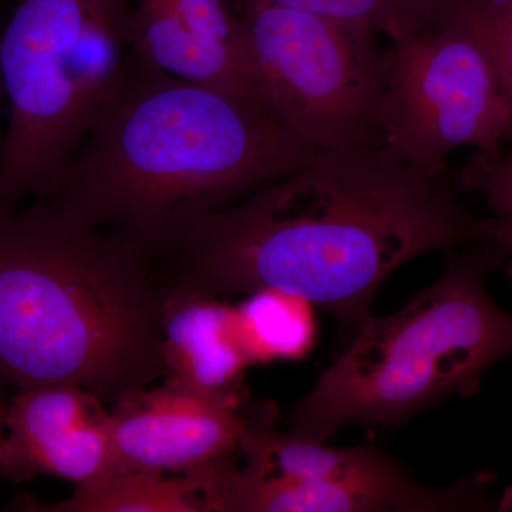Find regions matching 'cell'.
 Wrapping results in <instances>:
<instances>
[{
  "label": "cell",
  "instance_id": "1",
  "mask_svg": "<svg viewBox=\"0 0 512 512\" xmlns=\"http://www.w3.org/2000/svg\"><path fill=\"white\" fill-rule=\"evenodd\" d=\"M444 177L387 147L320 148L298 170L192 225L163 261L168 284L212 296L276 289L355 338L387 276L414 258L487 241Z\"/></svg>",
  "mask_w": 512,
  "mask_h": 512
},
{
  "label": "cell",
  "instance_id": "2",
  "mask_svg": "<svg viewBox=\"0 0 512 512\" xmlns=\"http://www.w3.org/2000/svg\"><path fill=\"white\" fill-rule=\"evenodd\" d=\"M318 150L256 104L130 59L119 92L46 197L160 264L192 225Z\"/></svg>",
  "mask_w": 512,
  "mask_h": 512
},
{
  "label": "cell",
  "instance_id": "3",
  "mask_svg": "<svg viewBox=\"0 0 512 512\" xmlns=\"http://www.w3.org/2000/svg\"><path fill=\"white\" fill-rule=\"evenodd\" d=\"M167 279L140 248L53 197L0 207V377L116 403L165 377Z\"/></svg>",
  "mask_w": 512,
  "mask_h": 512
},
{
  "label": "cell",
  "instance_id": "4",
  "mask_svg": "<svg viewBox=\"0 0 512 512\" xmlns=\"http://www.w3.org/2000/svg\"><path fill=\"white\" fill-rule=\"evenodd\" d=\"M439 282L399 312L369 319L312 392L289 433L325 443L342 427L393 426L453 394L476 392L481 376L512 355V313L485 289L503 248L478 242L450 251Z\"/></svg>",
  "mask_w": 512,
  "mask_h": 512
},
{
  "label": "cell",
  "instance_id": "5",
  "mask_svg": "<svg viewBox=\"0 0 512 512\" xmlns=\"http://www.w3.org/2000/svg\"><path fill=\"white\" fill-rule=\"evenodd\" d=\"M134 0H20L0 36V207L46 197L126 79Z\"/></svg>",
  "mask_w": 512,
  "mask_h": 512
},
{
  "label": "cell",
  "instance_id": "6",
  "mask_svg": "<svg viewBox=\"0 0 512 512\" xmlns=\"http://www.w3.org/2000/svg\"><path fill=\"white\" fill-rule=\"evenodd\" d=\"M266 110L316 148L386 147V49L375 29L279 6L241 10Z\"/></svg>",
  "mask_w": 512,
  "mask_h": 512
},
{
  "label": "cell",
  "instance_id": "7",
  "mask_svg": "<svg viewBox=\"0 0 512 512\" xmlns=\"http://www.w3.org/2000/svg\"><path fill=\"white\" fill-rule=\"evenodd\" d=\"M382 97L384 146L420 173L444 177L458 147L495 154L508 114L493 56L454 8L433 28L390 40Z\"/></svg>",
  "mask_w": 512,
  "mask_h": 512
},
{
  "label": "cell",
  "instance_id": "8",
  "mask_svg": "<svg viewBox=\"0 0 512 512\" xmlns=\"http://www.w3.org/2000/svg\"><path fill=\"white\" fill-rule=\"evenodd\" d=\"M114 404L116 473L181 474L241 453L252 419L241 412L242 400L200 393L168 377Z\"/></svg>",
  "mask_w": 512,
  "mask_h": 512
},
{
  "label": "cell",
  "instance_id": "9",
  "mask_svg": "<svg viewBox=\"0 0 512 512\" xmlns=\"http://www.w3.org/2000/svg\"><path fill=\"white\" fill-rule=\"evenodd\" d=\"M3 427L0 473L10 480L53 476L83 487L116 473L111 413L82 387L19 390Z\"/></svg>",
  "mask_w": 512,
  "mask_h": 512
},
{
  "label": "cell",
  "instance_id": "10",
  "mask_svg": "<svg viewBox=\"0 0 512 512\" xmlns=\"http://www.w3.org/2000/svg\"><path fill=\"white\" fill-rule=\"evenodd\" d=\"M130 47L140 66L266 110L234 0H134Z\"/></svg>",
  "mask_w": 512,
  "mask_h": 512
},
{
  "label": "cell",
  "instance_id": "11",
  "mask_svg": "<svg viewBox=\"0 0 512 512\" xmlns=\"http://www.w3.org/2000/svg\"><path fill=\"white\" fill-rule=\"evenodd\" d=\"M168 286L161 315L165 377L210 396L242 400V377L251 365L234 306L187 286Z\"/></svg>",
  "mask_w": 512,
  "mask_h": 512
},
{
  "label": "cell",
  "instance_id": "12",
  "mask_svg": "<svg viewBox=\"0 0 512 512\" xmlns=\"http://www.w3.org/2000/svg\"><path fill=\"white\" fill-rule=\"evenodd\" d=\"M237 454L185 471L180 477L111 474L97 483L77 487L72 497L62 503L40 505L28 500L23 507L53 512H224L228 484L238 464Z\"/></svg>",
  "mask_w": 512,
  "mask_h": 512
},
{
  "label": "cell",
  "instance_id": "13",
  "mask_svg": "<svg viewBox=\"0 0 512 512\" xmlns=\"http://www.w3.org/2000/svg\"><path fill=\"white\" fill-rule=\"evenodd\" d=\"M235 320L249 365L301 360L318 335L312 303L276 289L248 293Z\"/></svg>",
  "mask_w": 512,
  "mask_h": 512
},
{
  "label": "cell",
  "instance_id": "14",
  "mask_svg": "<svg viewBox=\"0 0 512 512\" xmlns=\"http://www.w3.org/2000/svg\"><path fill=\"white\" fill-rule=\"evenodd\" d=\"M248 6H279L323 18L360 23L396 39L433 28L450 9L451 0H234Z\"/></svg>",
  "mask_w": 512,
  "mask_h": 512
},
{
  "label": "cell",
  "instance_id": "15",
  "mask_svg": "<svg viewBox=\"0 0 512 512\" xmlns=\"http://www.w3.org/2000/svg\"><path fill=\"white\" fill-rule=\"evenodd\" d=\"M454 8L483 37L493 56L512 140V0H453Z\"/></svg>",
  "mask_w": 512,
  "mask_h": 512
},
{
  "label": "cell",
  "instance_id": "16",
  "mask_svg": "<svg viewBox=\"0 0 512 512\" xmlns=\"http://www.w3.org/2000/svg\"><path fill=\"white\" fill-rule=\"evenodd\" d=\"M463 184L478 190L497 220L512 225V150L510 153H477L463 174Z\"/></svg>",
  "mask_w": 512,
  "mask_h": 512
},
{
  "label": "cell",
  "instance_id": "17",
  "mask_svg": "<svg viewBox=\"0 0 512 512\" xmlns=\"http://www.w3.org/2000/svg\"><path fill=\"white\" fill-rule=\"evenodd\" d=\"M487 239L495 242L503 248L505 259L504 264L507 265V272L512 279V225L500 220H490L487 229Z\"/></svg>",
  "mask_w": 512,
  "mask_h": 512
},
{
  "label": "cell",
  "instance_id": "18",
  "mask_svg": "<svg viewBox=\"0 0 512 512\" xmlns=\"http://www.w3.org/2000/svg\"><path fill=\"white\" fill-rule=\"evenodd\" d=\"M3 419H5V410H3L2 404H0V441L3 437Z\"/></svg>",
  "mask_w": 512,
  "mask_h": 512
},
{
  "label": "cell",
  "instance_id": "19",
  "mask_svg": "<svg viewBox=\"0 0 512 512\" xmlns=\"http://www.w3.org/2000/svg\"><path fill=\"white\" fill-rule=\"evenodd\" d=\"M3 82H2V74H0V99H2L3 96Z\"/></svg>",
  "mask_w": 512,
  "mask_h": 512
}]
</instances>
